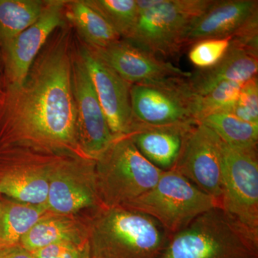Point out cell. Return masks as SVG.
I'll return each instance as SVG.
<instances>
[{
    "mask_svg": "<svg viewBox=\"0 0 258 258\" xmlns=\"http://www.w3.org/2000/svg\"><path fill=\"white\" fill-rule=\"evenodd\" d=\"M75 45L72 27L66 23L51 35L22 83L5 86L0 149L88 159L80 149L76 131Z\"/></svg>",
    "mask_w": 258,
    "mask_h": 258,
    "instance_id": "obj_1",
    "label": "cell"
},
{
    "mask_svg": "<svg viewBox=\"0 0 258 258\" xmlns=\"http://www.w3.org/2000/svg\"><path fill=\"white\" fill-rule=\"evenodd\" d=\"M91 258H158L170 235L152 217L115 207L85 217Z\"/></svg>",
    "mask_w": 258,
    "mask_h": 258,
    "instance_id": "obj_2",
    "label": "cell"
},
{
    "mask_svg": "<svg viewBox=\"0 0 258 258\" xmlns=\"http://www.w3.org/2000/svg\"><path fill=\"white\" fill-rule=\"evenodd\" d=\"M257 247L258 238L217 207L170 235L159 257L251 258Z\"/></svg>",
    "mask_w": 258,
    "mask_h": 258,
    "instance_id": "obj_3",
    "label": "cell"
},
{
    "mask_svg": "<svg viewBox=\"0 0 258 258\" xmlns=\"http://www.w3.org/2000/svg\"><path fill=\"white\" fill-rule=\"evenodd\" d=\"M163 171L141 154L128 135L115 137L95 159L101 206L123 208L152 189Z\"/></svg>",
    "mask_w": 258,
    "mask_h": 258,
    "instance_id": "obj_4",
    "label": "cell"
},
{
    "mask_svg": "<svg viewBox=\"0 0 258 258\" xmlns=\"http://www.w3.org/2000/svg\"><path fill=\"white\" fill-rule=\"evenodd\" d=\"M213 1L137 0L138 18L125 40L158 57L175 56L188 29Z\"/></svg>",
    "mask_w": 258,
    "mask_h": 258,
    "instance_id": "obj_5",
    "label": "cell"
},
{
    "mask_svg": "<svg viewBox=\"0 0 258 258\" xmlns=\"http://www.w3.org/2000/svg\"><path fill=\"white\" fill-rule=\"evenodd\" d=\"M220 207V202L198 189L177 171H163L152 189L123 208L152 217L170 235L177 233L194 220Z\"/></svg>",
    "mask_w": 258,
    "mask_h": 258,
    "instance_id": "obj_6",
    "label": "cell"
},
{
    "mask_svg": "<svg viewBox=\"0 0 258 258\" xmlns=\"http://www.w3.org/2000/svg\"><path fill=\"white\" fill-rule=\"evenodd\" d=\"M186 79L173 78L159 82L132 85V132L139 127L198 123V96L190 89Z\"/></svg>",
    "mask_w": 258,
    "mask_h": 258,
    "instance_id": "obj_7",
    "label": "cell"
},
{
    "mask_svg": "<svg viewBox=\"0 0 258 258\" xmlns=\"http://www.w3.org/2000/svg\"><path fill=\"white\" fill-rule=\"evenodd\" d=\"M221 208L258 238L257 147L223 144Z\"/></svg>",
    "mask_w": 258,
    "mask_h": 258,
    "instance_id": "obj_8",
    "label": "cell"
},
{
    "mask_svg": "<svg viewBox=\"0 0 258 258\" xmlns=\"http://www.w3.org/2000/svg\"><path fill=\"white\" fill-rule=\"evenodd\" d=\"M101 206L95 180V160L58 155L49 174L47 211L72 215Z\"/></svg>",
    "mask_w": 258,
    "mask_h": 258,
    "instance_id": "obj_9",
    "label": "cell"
},
{
    "mask_svg": "<svg viewBox=\"0 0 258 258\" xmlns=\"http://www.w3.org/2000/svg\"><path fill=\"white\" fill-rule=\"evenodd\" d=\"M223 142L202 123L194 125L185 139L174 170L221 205Z\"/></svg>",
    "mask_w": 258,
    "mask_h": 258,
    "instance_id": "obj_10",
    "label": "cell"
},
{
    "mask_svg": "<svg viewBox=\"0 0 258 258\" xmlns=\"http://www.w3.org/2000/svg\"><path fill=\"white\" fill-rule=\"evenodd\" d=\"M72 84L78 143L85 156L95 160L115 137L109 128L76 42L73 60Z\"/></svg>",
    "mask_w": 258,
    "mask_h": 258,
    "instance_id": "obj_11",
    "label": "cell"
},
{
    "mask_svg": "<svg viewBox=\"0 0 258 258\" xmlns=\"http://www.w3.org/2000/svg\"><path fill=\"white\" fill-rule=\"evenodd\" d=\"M66 3L48 0L38 20L2 47L5 86L22 83L51 35L66 23Z\"/></svg>",
    "mask_w": 258,
    "mask_h": 258,
    "instance_id": "obj_12",
    "label": "cell"
},
{
    "mask_svg": "<svg viewBox=\"0 0 258 258\" xmlns=\"http://www.w3.org/2000/svg\"><path fill=\"white\" fill-rule=\"evenodd\" d=\"M98 100L114 137L133 131L131 88L132 85L105 63L86 44H77Z\"/></svg>",
    "mask_w": 258,
    "mask_h": 258,
    "instance_id": "obj_13",
    "label": "cell"
},
{
    "mask_svg": "<svg viewBox=\"0 0 258 258\" xmlns=\"http://www.w3.org/2000/svg\"><path fill=\"white\" fill-rule=\"evenodd\" d=\"M5 150L10 166L0 178V194L19 203L45 206L51 165L58 155L21 149Z\"/></svg>",
    "mask_w": 258,
    "mask_h": 258,
    "instance_id": "obj_14",
    "label": "cell"
},
{
    "mask_svg": "<svg viewBox=\"0 0 258 258\" xmlns=\"http://www.w3.org/2000/svg\"><path fill=\"white\" fill-rule=\"evenodd\" d=\"M88 47L132 85L159 82L173 78H188L191 74L125 40L120 39L100 48Z\"/></svg>",
    "mask_w": 258,
    "mask_h": 258,
    "instance_id": "obj_15",
    "label": "cell"
},
{
    "mask_svg": "<svg viewBox=\"0 0 258 258\" xmlns=\"http://www.w3.org/2000/svg\"><path fill=\"white\" fill-rule=\"evenodd\" d=\"M257 23V0H214L188 29L183 49L202 40L237 36Z\"/></svg>",
    "mask_w": 258,
    "mask_h": 258,
    "instance_id": "obj_16",
    "label": "cell"
},
{
    "mask_svg": "<svg viewBox=\"0 0 258 258\" xmlns=\"http://www.w3.org/2000/svg\"><path fill=\"white\" fill-rule=\"evenodd\" d=\"M258 46L232 40L225 56L213 67L191 73L186 81L198 96H204L225 81L245 83L257 76Z\"/></svg>",
    "mask_w": 258,
    "mask_h": 258,
    "instance_id": "obj_17",
    "label": "cell"
},
{
    "mask_svg": "<svg viewBox=\"0 0 258 258\" xmlns=\"http://www.w3.org/2000/svg\"><path fill=\"white\" fill-rule=\"evenodd\" d=\"M139 127L129 134L141 154L161 171L174 169L194 125Z\"/></svg>",
    "mask_w": 258,
    "mask_h": 258,
    "instance_id": "obj_18",
    "label": "cell"
},
{
    "mask_svg": "<svg viewBox=\"0 0 258 258\" xmlns=\"http://www.w3.org/2000/svg\"><path fill=\"white\" fill-rule=\"evenodd\" d=\"M87 240L85 219L81 221L71 215L48 212L24 236L20 244L32 252L50 244L62 242L83 243Z\"/></svg>",
    "mask_w": 258,
    "mask_h": 258,
    "instance_id": "obj_19",
    "label": "cell"
},
{
    "mask_svg": "<svg viewBox=\"0 0 258 258\" xmlns=\"http://www.w3.org/2000/svg\"><path fill=\"white\" fill-rule=\"evenodd\" d=\"M66 18L75 26L88 46L104 47L121 39L114 29L86 0L67 1Z\"/></svg>",
    "mask_w": 258,
    "mask_h": 258,
    "instance_id": "obj_20",
    "label": "cell"
},
{
    "mask_svg": "<svg viewBox=\"0 0 258 258\" xmlns=\"http://www.w3.org/2000/svg\"><path fill=\"white\" fill-rule=\"evenodd\" d=\"M47 212L45 205L0 200V249L20 244L24 236Z\"/></svg>",
    "mask_w": 258,
    "mask_h": 258,
    "instance_id": "obj_21",
    "label": "cell"
},
{
    "mask_svg": "<svg viewBox=\"0 0 258 258\" xmlns=\"http://www.w3.org/2000/svg\"><path fill=\"white\" fill-rule=\"evenodd\" d=\"M47 1L0 0V45L7 43L35 23Z\"/></svg>",
    "mask_w": 258,
    "mask_h": 258,
    "instance_id": "obj_22",
    "label": "cell"
},
{
    "mask_svg": "<svg viewBox=\"0 0 258 258\" xmlns=\"http://www.w3.org/2000/svg\"><path fill=\"white\" fill-rule=\"evenodd\" d=\"M199 123L211 129L224 143L231 147H257L258 124L244 121L232 113L210 115Z\"/></svg>",
    "mask_w": 258,
    "mask_h": 258,
    "instance_id": "obj_23",
    "label": "cell"
},
{
    "mask_svg": "<svg viewBox=\"0 0 258 258\" xmlns=\"http://www.w3.org/2000/svg\"><path fill=\"white\" fill-rule=\"evenodd\" d=\"M115 32L126 40L137 23L139 10L137 0H86Z\"/></svg>",
    "mask_w": 258,
    "mask_h": 258,
    "instance_id": "obj_24",
    "label": "cell"
},
{
    "mask_svg": "<svg viewBox=\"0 0 258 258\" xmlns=\"http://www.w3.org/2000/svg\"><path fill=\"white\" fill-rule=\"evenodd\" d=\"M244 83L225 81L217 85L204 96H198L197 121L199 123L205 117L216 113H232Z\"/></svg>",
    "mask_w": 258,
    "mask_h": 258,
    "instance_id": "obj_25",
    "label": "cell"
},
{
    "mask_svg": "<svg viewBox=\"0 0 258 258\" xmlns=\"http://www.w3.org/2000/svg\"><path fill=\"white\" fill-rule=\"evenodd\" d=\"M232 42V37L208 39L190 46L188 57L198 70L210 69L225 56Z\"/></svg>",
    "mask_w": 258,
    "mask_h": 258,
    "instance_id": "obj_26",
    "label": "cell"
},
{
    "mask_svg": "<svg viewBox=\"0 0 258 258\" xmlns=\"http://www.w3.org/2000/svg\"><path fill=\"white\" fill-rule=\"evenodd\" d=\"M232 113L244 121L258 124L257 76L244 83Z\"/></svg>",
    "mask_w": 258,
    "mask_h": 258,
    "instance_id": "obj_27",
    "label": "cell"
},
{
    "mask_svg": "<svg viewBox=\"0 0 258 258\" xmlns=\"http://www.w3.org/2000/svg\"><path fill=\"white\" fill-rule=\"evenodd\" d=\"M34 258H91L88 241L83 243L62 242L32 252Z\"/></svg>",
    "mask_w": 258,
    "mask_h": 258,
    "instance_id": "obj_28",
    "label": "cell"
},
{
    "mask_svg": "<svg viewBox=\"0 0 258 258\" xmlns=\"http://www.w3.org/2000/svg\"><path fill=\"white\" fill-rule=\"evenodd\" d=\"M0 258H34L32 253L20 244L0 249Z\"/></svg>",
    "mask_w": 258,
    "mask_h": 258,
    "instance_id": "obj_29",
    "label": "cell"
},
{
    "mask_svg": "<svg viewBox=\"0 0 258 258\" xmlns=\"http://www.w3.org/2000/svg\"><path fill=\"white\" fill-rule=\"evenodd\" d=\"M5 86L4 74L0 69V89L4 90Z\"/></svg>",
    "mask_w": 258,
    "mask_h": 258,
    "instance_id": "obj_30",
    "label": "cell"
},
{
    "mask_svg": "<svg viewBox=\"0 0 258 258\" xmlns=\"http://www.w3.org/2000/svg\"><path fill=\"white\" fill-rule=\"evenodd\" d=\"M3 96H4V90L0 89V101L3 99Z\"/></svg>",
    "mask_w": 258,
    "mask_h": 258,
    "instance_id": "obj_31",
    "label": "cell"
}]
</instances>
